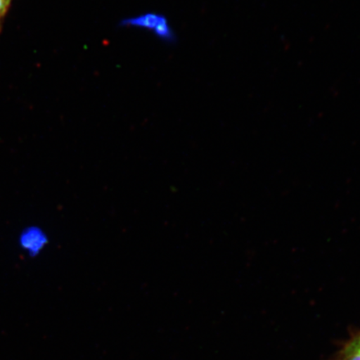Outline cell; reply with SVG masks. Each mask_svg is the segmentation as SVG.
Wrapping results in <instances>:
<instances>
[{"label": "cell", "mask_w": 360, "mask_h": 360, "mask_svg": "<svg viewBox=\"0 0 360 360\" xmlns=\"http://www.w3.org/2000/svg\"><path fill=\"white\" fill-rule=\"evenodd\" d=\"M122 26L139 27L152 30L158 37L168 42H174L175 34L170 28L167 19L159 13H146V15L124 20L121 22Z\"/></svg>", "instance_id": "1"}, {"label": "cell", "mask_w": 360, "mask_h": 360, "mask_svg": "<svg viewBox=\"0 0 360 360\" xmlns=\"http://www.w3.org/2000/svg\"><path fill=\"white\" fill-rule=\"evenodd\" d=\"M20 243L22 249L31 256H35L47 245L48 238L41 229L30 227L21 233Z\"/></svg>", "instance_id": "2"}, {"label": "cell", "mask_w": 360, "mask_h": 360, "mask_svg": "<svg viewBox=\"0 0 360 360\" xmlns=\"http://www.w3.org/2000/svg\"><path fill=\"white\" fill-rule=\"evenodd\" d=\"M344 360H360V351L346 349L345 358Z\"/></svg>", "instance_id": "3"}, {"label": "cell", "mask_w": 360, "mask_h": 360, "mask_svg": "<svg viewBox=\"0 0 360 360\" xmlns=\"http://www.w3.org/2000/svg\"><path fill=\"white\" fill-rule=\"evenodd\" d=\"M11 2V0H0V16H2L6 13Z\"/></svg>", "instance_id": "4"}, {"label": "cell", "mask_w": 360, "mask_h": 360, "mask_svg": "<svg viewBox=\"0 0 360 360\" xmlns=\"http://www.w3.org/2000/svg\"><path fill=\"white\" fill-rule=\"evenodd\" d=\"M347 349L360 351V336L348 346Z\"/></svg>", "instance_id": "5"}]
</instances>
